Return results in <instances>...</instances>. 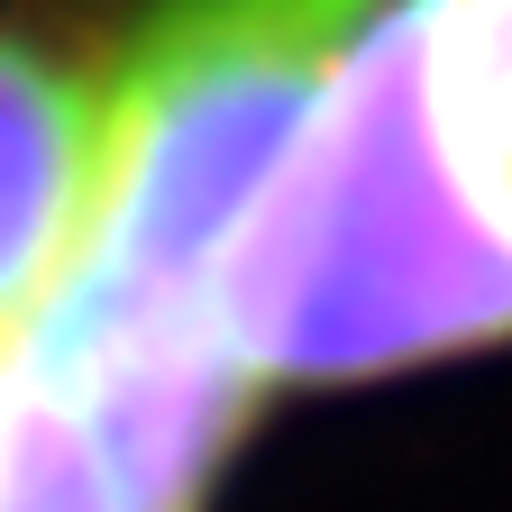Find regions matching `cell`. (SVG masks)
Instances as JSON below:
<instances>
[{
    "instance_id": "cell-1",
    "label": "cell",
    "mask_w": 512,
    "mask_h": 512,
    "mask_svg": "<svg viewBox=\"0 0 512 512\" xmlns=\"http://www.w3.org/2000/svg\"><path fill=\"white\" fill-rule=\"evenodd\" d=\"M211 311L256 384H348L512 339V229L430 101V0H394L339 46Z\"/></svg>"
},
{
    "instance_id": "cell-2",
    "label": "cell",
    "mask_w": 512,
    "mask_h": 512,
    "mask_svg": "<svg viewBox=\"0 0 512 512\" xmlns=\"http://www.w3.org/2000/svg\"><path fill=\"white\" fill-rule=\"evenodd\" d=\"M366 10L375 0H156L110 74L92 229L28 339H147L220 320V266Z\"/></svg>"
},
{
    "instance_id": "cell-3",
    "label": "cell",
    "mask_w": 512,
    "mask_h": 512,
    "mask_svg": "<svg viewBox=\"0 0 512 512\" xmlns=\"http://www.w3.org/2000/svg\"><path fill=\"white\" fill-rule=\"evenodd\" d=\"M256 384L220 320L147 339H28L0 412V512H202Z\"/></svg>"
},
{
    "instance_id": "cell-4",
    "label": "cell",
    "mask_w": 512,
    "mask_h": 512,
    "mask_svg": "<svg viewBox=\"0 0 512 512\" xmlns=\"http://www.w3.org/2000/svg\"><path fill=\"white\" fill-rule=\"evenodd\" d=\"M110 174V74L0 37V366L64 284Z\"/></svg>"
},
{
    "instance_id": "cell-5",
    "label": "cell",
    "mask_w": 512,
    "mask_h": 512,
    "mask_svg": "<svg viewBox=\"0 0 512 512\" xmlns=\"http://www.w3.org/2000/svg\"><path fill=\"white\" fill-rule=\"evenodd\" d=\"M430 101L458 165L512 229V0H430Z\"/></svg>"
}]
</instances>
